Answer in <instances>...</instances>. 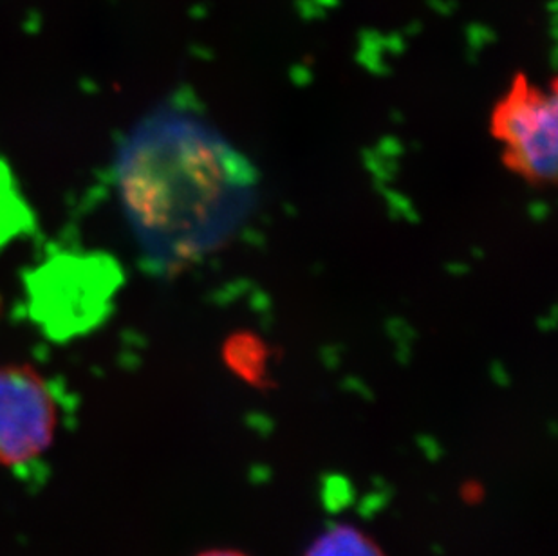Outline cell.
<instances>
[{
  "label": "cell",
  "mask_w": 558,
  "mask_h": 556,
  "mask_svg": "<svg viewBox=\"0 0 558 556\" xmlns=\"http://www.w3.org/2000/svg\"><path fill=\"white\" fill-rule=\"evenodd\" d=\"M114 183L143 261L175 274L225 246L248 221L258 173L210 121L163 104L132 126Z\"/></svg>",
  "instance_id": "obj_1"
},
{
  "label": "cell",
  "mask_w": 558,
  "mask_h": 556,
  "mask_svg": "<svg viewBox=\"0 0 558 556\" xmlns=\"http://www.w3.org/2000/svg\"><path fill=\"white\" fill-rule=\"evenodd\" d=\"M120 280L109 258L59 255L27 278L32 316L54 340L84 335L106 316Z\"/></svg>",
  "instance_id": "obj_2"
},
{
  "label": "cell",
  "mask_w": 558,
  "mask_h": 556,
  "mask_svg": "<svg viewBox=\"0 0 558 556\" xmlns=\"http://www.w3.org/2000/svg\"><path fill=\"white\" fill-rule=\"evenodd\" d=\"M558 100L555 84L543 89L517 74L492 112L490 132L502 161L527 183L546 186L557 179Z\"/></svg>",
  "instance_id": "obj_3"
},
{
  "label": "cell",
  "mask_w": 558,
  "mask_h": 556,
  "mask_svg": "<svg viewBox=\"0 0 558 556\" xmlns=\"http://www.w3.org/2000/svg\"><path fill=\"white\" fill-rule=\"evenodd\" d=\"M51 392L26 367H0V459L22 462L48 445L53 431Z\"/></svg>",
  "instance_id": "obj_4"
},
{
  "label": "cell",
  "mask_w": 558,
  "mask_h": 556,
  "mask_svg": "<svg viewBox=\"0 0 558 556\" xmlns=\"http://www.w3.org/2000/svg\"><path fill=\"white\" fill-rule=\"evenodd\" d=\"M268 347L250 333L230 336L225 347L228 367L252 384H260L268 376Z\"/></svg>",
  "instance_id": "obj_5"
},
{
  "label": "cell",
  "mask_w": 558,
  "mask_h": 556,
  "mask_svg": "<svg viewBox=\"0 0 558 556\" xmlns=\"http://www.w3.org/2000/svg\"><path fill=\"white\" fill-rule=\"evenodd\" d=\"M306 556H384V553L362 531L337 525L324 533Z\"/></svg>",
  "instance_id": "obj_6"
},
{
  "label": "cell",
  "mask_w": 558,
  "mask_h": 556,
  "mask_svg": "<svg viewBox=\"0 0 558 556\" xmlns=\"http://www.w3.org/2000/svg\"><path fill=\"white\" fill-rule=\"evenodd\" d=\"M201 556H246L238 552H208Z\"/></svg>",
  "instance_id": "obj_7"
}]
</instances>
